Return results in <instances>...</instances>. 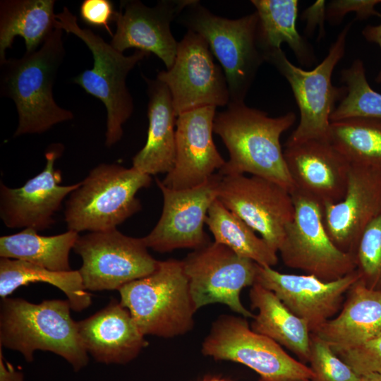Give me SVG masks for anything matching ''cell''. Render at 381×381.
<instances>
[{
	"label": "cell",
	"instance_id": "obj_15",
	"mask_svg": "<svg viewBox=\"0 0 381 381\" xmlns=\"http://www.w3.org/2000/svg\"><path fill=\"white\" fill-rule=\"evenodd\" d=\"M222 177L214 174L201 185L183 190L169 188L156 179L164 204L157 224L143 237L147 247L163 253L179 248L195 250L210 243L203 226Z\"/></svg>",
	"mask_w": 381,
	"mask_h": 381
},
{
	"label": "cell",
	"instance_id": "obj_33",
	"mask_svg": "<svg viewBox=\"0 0 381 381\" xmlns=\"http://www.w3.org/2000/svg\"><path fill=\"white\" fill-rule=\"evenodd\" d=\"M360 281L381 291V213L363 231L354 253Z\"/></svg>",
	"mask_w": 381,
	"mask_h": 381
},
{
	"label": "cell",
	"instance_id": "obj_23",
	"mask_svg": "<svg viewBox=\"0 0 381 381\" xmlns=\"http://www.w3.org/2000/svg\"><path fill=\"white\" fill-rule=\"evenodd\" d=\"M337 353L361 345L381 334V291L360 280L346 294L341 309L313 333Z\"/></svg>",
	"mask_w": 381,
	"mask_h": 381
},
{
	"label": "cell",
	"instance_id": "obj_25",
	"mask_svg": "<svg viewBox=\"0 0 381 381\" xmlns=\"http://www.w3.org/2000/svg\"><path fill=\"white\" fill-rule=\"evenodd\" d=\"M250 306L257 309L251 329L308 362L311 332L308 324L293 313L271 291L258 283L250 289Z\"/></svg>",
	"mask_w": 381,
	"mask_h": 381
},
{
	"label": "cell",
	"instance_id": "obj_19",
	"mask_svg": "<svg viewBox=\"0 0 381 381\" xmlns=\"http://www.w3.org/2000/svg\"><path fill=\"white\" fill-rule=\"evenodd\" d=\"M216 108L200 107L177 116L175 163L162 181L166 187L183 190L200 186L224 165L212 138Z\"/></svg>",
	"mask_w": 381,
	"mask_h": 381
},
{
	"label": "cell",
	"instance_id": "obj_2",
	"mask_svg": "<svg viewBox=\"0 0 381 381\" xmlns=\"http://www.w3.org/2000/svg\"><path fill=\"white\" fill-rule=\"evenodd\" d=\"M63 31L56 28L37 50L0 63L1 95L14 102L18 115L14 137L40 134L73 118L72 111L59 106L53 96L66 54Z\"/></svg>",
	"mask_w": 381,
	"mask_h": 381
},
{
	"label": "cell",
	"instance_id": "obj_4",
	"mask_svg": "<svg viewBox=\"0 0 381 381\" xmlns=\"http://www.w3.org/2000/svg\"><path fill=\"white\" fill-rule=\"evenodd\" d=\"M152 178L135 167L100 164L69 194L64 219L68 230L103 231L116 229L141 208L137 192Z\"/></svg>",
	"mask_w": 381,
	"mask_h": 381
},
{
	"label": "cell",
	"instance_id": "obj_11",
	"mask_svg": "<svg viewBox=\"0 0 381 381\" xmlns=\"http://www.w3.org/2000/svg\"><path fill=\"white\" fill-rule=\"evenodd\" d=\"M143 238L128 236L117 229L79 236L73 250L82 258L78 270L89 291L119 290L152 273L159 261Z\"/></svg>",
	"mask_w": 381,
	"mask_h": 381
},
{
	"label": "cell",
	"instance_id": "obj_40",
	"mask_svg": "<svg viewBox=\"0 0 381 381\" xmlns=\"http://www.w3.org/2000/svg\"><path fill=\"white\" fill-rule=\"evenodd\" d=\"M380 17L381 18V13ZM362 35L367 41L378 44L381 49V23L376 25H366L362 30ZM375 81L377 83H381V69Z\"/></svg>",
	"mask_w": 381,
	"mask_h": 381
},
{
	"label": "cell",
	"instance_id": "obj_8",
	"mask_svg": "<svg viewBox=\"0 0 381 381\" xmlns=\"http://www.w3.org/2000/svg\"><path fill=\"white\" fill-rule=\"evenodd\" d=\"M348 23L329 47L327 56L315 68L306 71L293 64L282 49L263 53L265 61L273 65L287 80L300 111L296 128L286 143L329 140L330 117L336 104L346 93L345 86L332 85L334 69L344 56Z\"/></svg>",
	"mask_w": 381,
	"mask_h": 381
},
{
	"label": "cell",
	"instance_id": "obj_30",
	"mask_svg": "<svg viewBox=\"0 0 381 381\" xmlns=\"http://www.w3.org/2000/svg\"><path fill=\"white\" fill-rule=\"evenodd\" d=\"M205 224L214 242L229 247L238 255L260 266L272 267L277 264V251L219 200L215 199L210 205Z\"/></svg>",
	"mask_w": 381,
	"mask_h": 381
},
{
	"label": "cell",
	"instance_id": "obj_35",
	"mask_svg": "<svg viewBox=\"0 0 381 381\" xmlns=\"http://www.w3.org/2000/svg\"><path fill=\"white\" fill-rule=\"evenodd\" d=\"M336 353L359 375L381 374V334L361 345Z\"/></svg>",
	"mask_w": 381,
	"mask_h": 381
},
{
	"label": "cell",
	"instance_id": "obj_1",
	"mask_svg": "<svg viewBox=\"0 0 381 381\" xmlns=\"http://www.w3.org/2000/svg\"><path fill=\"white\" fill-rule=\"evenodd\" d=\"M296 120V116L291 111L270 117L244 102H229L224 111L216 114L214 120L213 131L220 137L229 155L218 173L222 176L248 173L276 182L291 193L294 186L280 138Z\"/></svg>",
	"mask_w": 381,
	"mask_h": 381
},
{
	"label": "cell",
	"instance_id": "obj_22",
	"mask_svg": "<svg viewBox=\"0 0 381 381\" xmlns=\"http://www.w3.org/2000/svg\"><path fill=\"white\" fill-rule=\"evenodd\" d=\"M77 326L86 351L101 363H128L148 344L130 311L115 299Z\"/></svg>",
	"mask_w": 381,
	"mask_h": 381
},
{
	"label": "cell",
	"instance_id": "obj_41",
	"mask_svg": "<svg viewBox=\"0 0 381 381\" xmlns=\"http://www.w3.org/2000/svg\"><path fill=\"white\" fill-rule=\"evenodd\" d=\"M358 381H381V374L370 373L360 375Z\"/></svg>",
	"mask_w": 381,
	"mask_h": 381
},
{
	"label": "cell",
	"instance_id": "obj_21",
	"mask_svg": "<svg viewBox=\"0 0 381 381\" xmlns=\"http://www.w3.org/2000/svg\"><path fill=\"white\" fill-rule=\"evenodd\" d=\"M322 207L329 238L339 249L354 255L363 231L381 213V173L351 166L343 199Z\"/></svg>",
	"mask_w": 381,
	"mask_h": 381
},
{
	"label": "cell",
	"instance_id": "obj_16",
	"mask_svg": "<svg viewBox=\"0 0 381 381\" xmlns=\"http://www.w3.org/2000/svg\"><path fill=\"white\" fill-rule=\"evenodd\" d=\"M360 279L357 270L326 282L312 274H285L258 265L256 283L272 291L315 333L341 309L344 296Z\"/></svg>",
	"mask_w": 381,
	"mask_h": 381
},
{
	"label": "cell",
	"instance_id": "obj_39",
	"mask_svg": "<svg viewBox=\"0 0 381 381\" xmlns=\"http://www.w3.org/2000/svg\"><path fill=\"white\" fill-rule=\"evenodd\" d=\"M0 381H25L23 372L17 370L11 363L6 361L0 346Z\"/></svg>",
	"mask_w": 381,
	"mask_h": 381
},
{
	"label": "cell",
	"instance_id": "obj_29",
	"mask_svg": "<svg viewBox=\"0 0 381 381\" xmlns=\"http://www.w3.org/2000/svg\"><path fill=\"white\" fill-rule=\"evenodd\" d=\"M45 282L58 288L66 296L71 310L80 312L91 304L78 270L55 272L32 263L6 258H0V297L4 298L18 287L32 282Z\"/></svg>",
	"mask_w": 381,
	"mask_h": 381
},
{
	"label": "cell",
	"instance_id": "obj_18",
	"mask_svg": "<svg viewBox=\"0 0 381 381\" xmlns=\"http://www.w3.org/2000/svg\"><path fill=\"white\" fill-rule=\"evenodd\" d=\"M193 0H162L149 7L140 1H125L116 11V25L110 44L123 52L131 48L154 54L169 69L175 60L179 42L171 23Z\"/></svg>",
	"mask_w": 381,
	"mask_h": 381
},
{
	"label": "cell",
	"instance_id": "obj_10",
	"mask_svg": "<svg viewBox=\"0 0 381 381\" xmlns=\"http://www.w3.org/2000/svg\"><path fill=\"white\" fill-rule=\"evenodd\" d=\"M291 194L294 218L278 249L284 265L326 282L356 270L354 255L339 249L327 234L322 205L297 190Z\"/></svg>",
	"mask_w": 381,
	"mask_h": 381
},
{
	"label": "cell",
	"instance_id": "obj_12",
	"mask_svg": "<svg viewBox=\"0 0 381 381\" xmlns=\"http://www.w3.org/2000/svg\"><path fill=\"white\" fill-rule=\"evenodd\" d=\"M182 262L196 310L218 303L243 318H254L240 294L256 283L257 263L214 241L193 250Z\"/></svg>",
	"mask_w": 381,
	"mask_h": 381
},
{
	"label": "cell",
	"instance_id": "obj_20",
	"mask_svg": "<svg viewBox=\"0 0 381 381\" xmlns=\"http://www.w3.org/2000/svg\"><path fill=\"white\" fill-rule=\"evenodd\" d=\"M284 156L295 190L322 206L343 199L351 165L329 140L286 143Z\"/></svg>",
	"mask_w": 381,
	"mask_h": 381
},
{
	"label": "cell",
	"instance_id": "obj_34",
	"mask_svg": "<svg viewBox=\"0 0 381 381\" xmlns=\"http://www.w3.org/2000/svg\"><path fill=\"white\" fill-rule=\"evenodd\" d=\"M308 363L313 373L309 381H358V375L324 340L311 333Z\"/></svg>",
	"mask_w": 381,
	"mask_h": 381
},
{
	"label": "cell",
	"instance_id": "obj_42",
	"mask_svg": "<svg viewBox=\"0 0 381 381\" xmlns=\"http://www.w3.org/2000/svg\"><path fill=\"white\" fill-rule=\"evenodd\" d=\"M202 381H232L230 379L221 377H209L203 379Z\"/></svg>",
	"mask_w": 381,
	"mask_h": 381
},
{
	"label": "cell",
	"instance_id": "obj_3",
	"mask_svg": "<svg viewBox=\"0 0 381 381\" xmlns=\"http://www.w3.org/2000/svg\"><path fill=\"white\" fill-rule=\"evenodd\" d=\"M71 310L68 300L34 303L22 298H1L0 346L20 352L28 363L33 361L35 351H50L80 371L89 357Z\"/></svg>",
	"mask_w": 381,
	"mask_h": 381
},
{
	"label": "cell",
	"instance_id": "obj_7",
	"mask_svg": "<svg viewBox=\"0 0 381 381\" xmlns=\"http://www.w3.org/2000/svg\"><path fill=\"white\" fill-rule=\"evenodd\" d=\"M188 30L202 36L224 73L230 102L242 103L265 61L257 42L256 11L237 19L216 16L193 0L180 15Z\"/></svg>",
	"mask_w": 381,
	"mask_h": 381
},
{
	"label": "cell",
	"instance_id": "obj_13",
	"mask_svg": "<svg viewBox=\"0 0 381 381\" xmlns=\"http://www.w3.org/2000/svg\"><path fill=\"white\" fill-rule=\"evenodd\" d=\"M156 79L168 87L177 116L200 107H224L230 102L221 66L215 63L205 38L191 30L179 42L172 66L159 71Z\"/></svg>",
	"mask_w": 381,
	"mask_h": 381
},
{
	"label": "cell",
	"instance_id": "obj_14",
	"mask_svg": "<svg viewBox=\"0 0 381 381\" xmlns=\"http://www.w3.org/2000/svg\"><path fill=\"white\" fill-rule=\"evenodd\" d=\"M217 199L278 252L285 229L294 214L289 191L257 176H222Z\"/></svg>",
	"mask_w": 381,
	"mask_h": 381
},
{
	"label": "cell",
	"instance_id": "obj_5",
	"mask_svg": "<svg viewBox=\"0 0 381 381\" xmlns=\"http://www.w3.org/2000/svg\"><path fill=\"white\" fill-rule=\"evenodd\" d=\"M121 303L145 335L171 338L193 327L195 307L182 260L159 261L149 275L119 290Z\"/></svg>",
	"mask_w": 381,
	"mask_h": 381
},
{
	"label": "cell",
	"instance_id": "obj_31",
	"mask_svg": "<svg viewBox=\"0 0 381 381\" xmlns=\"http://www.w3.org/2000/svg\"><path fill=\"white\" fill-rule=\"evenodd\" d=\"M329 140L351 166L381 173V119L353 117L331 121Z\"/></svg>",
	"mask_w": 381,
	"mask_h": 381
},
{
	"label": "cell",
	"instance_id": "obj_6",
	"mask_svg": "<svg viewBox=\"0 0 381 381\" xmlns=\"http://www.w3.org/2000/svg\"><path fill=\"white\" fill-rule=\"evenodd\" d=\"M56 18V28L78 37L92 53L93 67L75 76L73 82L105 106V145L110 147L121 139L123 126L134 110L133 99L126 85L127 76L149 54L135 50L133 54L124 55L90 29L80 27L77 18L66 6Z\"/></svg>",
	"mask_w": 381,
	"mask_h": 381
},
{
	"label": "cell",
	"instance_id": "obj_36",
	"mask_svg": "<svg viewBox=\"0 0 381 381\" xmlns=\"http://www.w3.org/2000/svg\"><path fill=\"white\" fill-rule=\"evenodd\" d=\"M79 13L85 23L92 27L104 28L113 37L109 23L114 21L116 11L111 1L84 0L80 6Z\"/></svg>",
	"mask_w": 381,
	"mask_h": 381
},
{
	"label": "cell",
	"instance_id": "obj_9",
	"mask_svg": "<svg viewBox=\"0 0 381 381\" xmlns=\"http://www.w3.org/2000/svg\"><path fill=\"white\" fill-rule=\"evenodd\" d=\"M202 353L217 361L245 365L258 374V381H309L313 377L310 367L272 339L253 331L243 317L219 316L202 342Z\"/></svg>",
	"mask_w": 381,
	"mask_h": 381
},
{
	"label": "cell",
	"instance_id": "obj_37",
	"mask_svg": "<svg viewBox=\"0 0 381 381\" xmlns=\"http://www.w3.org/2000/svg\"><path fill=\"white\" fill-rule=\"evenodd\" d=\"M381 0H334L331 1L327 7V17L332 22L341 20L348 13L355 12L356 18L366 19L370 16H380L375 10V6Z\"/></svg>",
	"mask_w": 381,
	"mask_h": 381
},
{
	"label": "cell",
	"instance_id": "obj_38",
	"mask_svg": "<svg viewBox=\"0 0 381 381\" xmlns=\"http://www.w3.org/2000/svg\"><path fill=\"white\" fill-rule=\"evenodd\" d=\"M327 8L325 1H317L311 6L307 8L302 13V18L307 22L306 30L308 33L318 25L323 31L324 21L327 18Z\"/></svg>",
	"mask_w": 381,
	"mask_h": 381
},
{
	"label": "cell",
	"instance_id": "obj_24",
	"mask_svg": "<svg viewBox=\"0 0 381 381\" xmlns=\"http://www.w3.org/2000/svg\"><path fill=\"white\" fill-rule=\"evenodd\" d=\"M143 78L147 85L149 126L146 143L133 157V167L150 176L168 174L175 163L177 116L166 85Z\"/></svg>",
	"mask_w": 381,
	"mask_h": 381
},
{
	"label": "cell",
	"instance_id": "obj_17",
	"mask_svg": "<svg viewBox=\"0 0 381 381\" xmlns=\"http://www.w3.org/2000/svg\"><path fill=\"white\" fill-rule=\"evenodd\" d=\"M64 146L53 144L45 152L46 165L23 186L11 188L0 184V217L8 228L33 229L43 231L54 222V214L64 199L76 189L80 182L61 185L62 177L56 169V160L61 155Z\"/></svg>",
	"mask_w": 381,
	"mask_h": 381
},
{
	"label": "cell",
	"instance_id": "obj_28",
	"mask_svg": "<svg viewBox=\"0 0 381 381\" xmlns=\"http://www.w3.org/2000/svg\"><path fill=\"white\" fill-rule=\"evenodd\" d=\"M79 236L68 230L46 236L33 229H24L0 237V257L26 261L52 271H71L69 253Z\"/></svg>",
	"mask_w": 381,
	"mask_h": 381
},
{
	"label": "cell",
	"instance_id": "obj_32",
	"mask_svg": "<svg viewBox=\"0 0 381 381\" xmlns=\"http://www.w3.org/2000/svg\"><path fill=\"white\" fill-rule=\"evenodd\" d=\"M341 80L346 93L333 111L331 121L353 117L381 119V94L370 86L361 59L341 70Z\"/></svg>",
	"mask_w": 381,
	"mask_h": 381
},
{
	"label": "cell",
	"instance_id": "obj_27",
	"mask_svg": "<svg viewBox=\"0 0 381 381\" xmlns=\"http://www.w3.org/2000/svg\"><path fill=\"white\" fill-rule=\"evenodd\" d=\"M258 16L257 42L263 53L281 49L286 43L302 64L313 62L311 47L296 27L297 0H253Z\"/></svg>",
	"mask_w": 381,
	"mask_h": 381
},
{
	"label": "cell",
	"instance_id": "obj_26",
	"mask_svg": "<svg viewBox=\"0 0 381 381\" xmlns=\"http://www.w3.org/2000/svg\"><path fill=\"white\" fill-rule=\"evenodd\" d=\"M54 0L0 1V63L16 37L23 38L25 52L37 50L56 28Z\"/></svg>",
	"mask_w": 381,
	"mask_h": 381
}]
</instances>
